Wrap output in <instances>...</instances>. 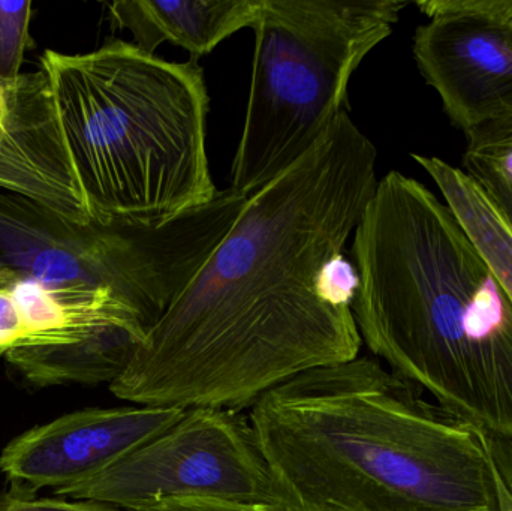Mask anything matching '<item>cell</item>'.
<instances>
[{"label": "cell", "instance_id": "277c9868", "mask_svg": "<svg viewBox=\"0 0 512 511\" xmlns=\"http://www.w3.org/2000/svg\"><path fill=\"white\" fill-rule=\"evenodd\" d=\"M39 68L93 221L159 227L218 195L198 60L168 62L113 41L84 54L47 50Z\"/></svg>", "mask_w": 512, "mask_h": 511}, {"label": "cell", "instance_id": "52a82bcc", "mask_svg": "<svg viewBox=\"0 0 512 511\" xmlns=\"http://www.w3.org/2000/svg\"><path fill=\"white\" fill-rule=\"evenodd\" d=\"M54 494L128 511L171 500L288 507L248 417L215 408L186 410L179 422L98 476Z\"/></svg>", "mask_w": 512, "mask_h": 511}, {"label": "cell", "instance_id": "ac0fdd59", "mask_svg": "<svg viewBox=\"0 0 512 511\" xmlns=\"http://www.w3.org/2000/svg\"><path fill=\"white\" fill-rule=\"evenodd\" d=\"M498 494V511H512V443L484 434Z\"/></svg>", "mask_w": 512, "mask_h": 511}, {"label": "cell", "instance_id": "4fadbf2b", "mask_svg": "<svg viewBox=\"0 0 512 511\" xmlns=\"http://www.w3.org/2000/svg\"><path fill=\"white\" fill-rule=\"evenodd\" d=\"M412 158L432 177L512 305V230L504 216L462 168L436 156Z\"/></svg>", "mask_w": 512, "mask_h": 511}, {"label": "cell", "instance_id": "6da1fadb", "mask_svg": "<svg viewBox=\"0 0 512 511\" xmlns=\"http://www.w3.org/2000/svg\"><path fill=\"white\" fill-rule=\"evenodd\" d=\"M375 144L342 113L248 198L114 383L144 407L240 411L291 378L354 360L357 273L343 260L375 194Z\"/></svg>", "mask_w": 512, "mask_h": 511}, {"label": "cell", "instance_id": "3957f363", "mask_svg": "<svg viewBox=\"0 0 512 511\" xmlns=\"http://www.w3.org/2000/svg\"><path fill=\"white\" fill-rule=\"evenodd\" d=\"M248 420L289 509L498 511L483 432L376 357L297 375Z\"/></svg>", "mask_w": 512, "mask_h": 511}, {"label": "cell", "instance_id": "30bf717a", "mask_svg": "<svg viewBox=\"0 0 512 511\" xmlns=\"http://www.w3.org/2000/svg\"><path fill=\"white\" fill-rule=\"evenodd\" d=\"M0 191L78 224L93 221L42 68L0 81Z\"/></svg>", "mask_w": 512, "mask_h": 511}, {"label": "cell", "instance_id": "5bb4252c", "mask_svg": "<svg viewBox=\"0 0 512 511\" xmlns=\"http://www.w3.org/2000/svg\"><path fill=\"white\" fill-rule=\"evenodd\" d=\"M465 135L463 171L483 189L512 230V116Z\"/></svg>", "mask_w": 512, "mask_h": 511}, {"label": "cell", "instance_id": "d6986e66", "mask_svg": "<svg viewBox=\"0 0 512 511\" xmlns=\"http://www.w3.org/2000/svg\"><path fill=\"white\" fill-rule=\"evenodd\" d=\"M144 511H297L288 507L259 506V504L227 503L213 500H171L155 504Z\"/></svg>", "mask_w": 512, "mask_h": 511}, {"label": "cell", "instance_id": "5b68a950", "mask_svg": "<svg viewBox=\"0 0 512 511\" xmlns=\"http://www.w3.org/2000/svg\"><path fill=\"white\" fill-rule=\"evenodd\" d=\"M403 0H261L251 90L231 189L252 197L297 164L346 111L367 54L393 32Z\"/></svg>", "mask_w": 512, "mask_h": 511}, {"label": "cell", "instance_id": "2e32d148", "mask_svg": "<svg viewBox=\"0 0 512 511\" xmlns=\"http://www.w3.org/2000/svg\"><path fill=\"white\" fill-rule=\"evenodd\" d=\"M0 511H128L96 501L68 498H38L29 492L14 491L0 495Z\"/></svg>", "mask_w": 512, "mask_h": 511}, {"label": "cell", "instance_id": "7c38bea8", "mask_svg": "<svg viewBox=\"0 0 512 511\" xmlns=\"http://www.w3.org/2000/svg\"><path fill=\"white\" fill-rule=\"evenodd\" d=\"M146 333L116 327L86 341L48 347H20L6 360L30 386L114 383L125 372Z\"/></svg>", "mask_w": 512, "mask_h": 511}, {"label": "cell", "instance_id": "e0dca14e", "mask_svg": "<svg viewBox=\"0 0 512 511\" xmlns=\"http://www.w3.org/2000/svg\"><path fill=\"white\" fill-rule=\"evenodd\" d=\"M27 332L20 305L11 288L0 285V356H6L26 341Z\"/></svg>", "mask_w": 512, "mask_h": 511}, {"label": "cell", "instance_id": "8fae6325", "mask_svg": "<svg viewBox=\"0 0 512 511\" xmlns=\"http://www.w3.org/2000/svg\"><path fill=\"white\" fill-rule=\"evenodd\" d=\"M261 0H122L108 5L114 26L155 54L164 42L185 48L191 59L212 53L225 39L254 24Z\"/></svg>", "mask_w": 512, "mask_h": 511}, {"label": "cell", "instance_id": "9c48e42d", "mask_svg": "<svg viewBox=\"0 0 512 511\" xmlns=\"http://www.w3.org/2000/svg\"><path fill=\"white\" fill-rule=\"evenodd\" d=\"M182 408H86L35 426L0 453L14 491L54 492L86 482L182 419Z\"/></svg>", "mask_w": 512, "mask_h": 511}, {"label": "cell", "instance_id": "ffe728a7", "mask_svg": "<svg viewBox=\"0 0 512 511\" xmlns=\"http://www.w3.org/2000/svg\"><path fill=\"white\" fill-rule=\"evenodd\" d=\"M8 276V270L2 269V267H0V285L5 284V282L8 281Z\"/></svg>", "mask_w": 512, "mask_h": 511}, {"label": "cell", "instance_id": "7a4b0ae2", "mask_svg": "<svg viewBox=\"0 0 512 511\" xmlns=\"http://www.w3.org/2000/svg\"><path fill=\"white\" fill-rule=\"evenodd\" d=\"M361 341L453 416L512 443V305L447 203L390 171L352 243Z\"/></svg>", "mask_w": 512, "mask_h": 511}, {"label": "cell", "instance_id": "ba28073f", "mask_svg": "<svg viewBox=\"0 0 512 511\" xmlns=\"http://www.w3.org/2000/svg\"><path fill=\"white\" fill-rule=\"evenodd\" d=\"M414 59L465 134L512 116V0L415 2Z\"/></svg>", "mask_w": 512, "mask_h": 511}, {"label": "cell", "instance_id": "9a60e30c", "mask_svg": "<svg viewBox=\"0 0 512 511\" xmlns=\"http://www.w3.org/2000/svg\"><path fill=\"white\" fill-rule=\"evenodd\" d=\"M33 3L0 0V81H11L23 72L26 51L32 45L29 27Z\"/></svg>", "mask_w": 512, "mask_h": 511}, {"label": "cell", "instance_id": "8992f818", "mask_svg": "<svg viewBox=\"0 0 512 511\" xmlns=\"http://www.w3.org/2000/svg\"><path fill=\"white\" fill-rule=\"evenodd\" d=\"M248 197L227 189L159 225L78 224L0 191V267L50 288L110 291L150 329L233 227Z\"/></svg>", "mask_w": 512, "mask_h": 511}]
</instances>
